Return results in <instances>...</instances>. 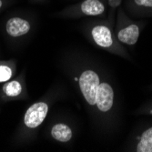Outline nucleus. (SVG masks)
Wrapping results in <instances>:
<instances>
[{
	"mask_svg": "<svg viewBox=\"0 0 152 152\" xmlns=\"http://www.w3.org/2000/svg\"><path fill=\"white\" fill-rule=\"evenodd\" d=\"M78 82L82 95L88 104L96 105V94L100 84L99 75L90 69L85 70L81 73Z\"/></svg>",
	"mask_w": 152,
	"mask_h": 152,
	"instance_id": "obj_1",
	"label": "nucleus"
},
{
	"mask_svg": "<svg viewBox=\"0 0 152 152\" xmlns=\"http://www.w3.org/2000/svg\"><path fill=\"white\" fill-rule=\"evenodd\" d=\"M48 112V105L46 102H37L31 105L25 113L24 123L28 129H36L45 120Z\"/></svg>",
	"mask_w": 152,
	"mask_h": 152,
	"instance_id": "obj_2",
	"label": "nucleus"
},
{
	"mask_svg": "<svg viewBox=\"0 0 152 152\" xmlns=\"http://www.w3.org/2000/svg\"><path fill=\"white\" fill-rule=\"evenodd\" d=\"M114 101V91L107 83H100L96 94V105L102 112L111 109Z\"/></svg>",
	"mask_w": 152,
	"mask_h": 152,
	"instance_id": "obj_3",
	"label": "nucleus"
},
{
	"mask_svg": "<svg viewBox=\"0 0 152 152\" xmlns=\"http://www.w3.org/2000/svg\"><path fill=\"white\" fill-rule=\"evenodd\" d=\"M30 23L21 18H12L6 24V31L12 37H22L29 32Z\"/></svg>",
	"mask_w": 152,
	"mask_h": 152,
	"instance_id": "obj_4",
	"label": "nucleus"
},
{
	"mask_svg": "<svg viewBox=\"0 0 152 152\" xmlns=\"http://www.w3.org/2000/svg\"><path fill=\"white\" fill-rule=\"evenodd\" d=\"M92 37L96 45L101 48H109L113 44L112 34L106 26H96L91 31Z\"/></svg>",
	"mask_w": 152,
	"mask_h": 152,
	"instance_id": "obj_5",
	"label": "nucleus"
},
{
	"mask_svg": "<svg viewBox=\"0 0 152 152\" xmlns=\"http://www.w3.org/2000/svg\"><path fill=\"white\" fill-rule=\"evenodd\" d=\"M140 37V28L137 25H130L121 29L118 34V38L120 42L128 45H134L137 43Z\"/></svg>",
	"mask_w": 152,
	"mask_h": 152,
	"instance_id": "obj_6",
	"label": "nucleus"
},
{
	"mask_svg": "<svg viewBox=\"0 0 152 152\" xmlns=\"http://www.w3.org/2000/svg\"><path fill=\"white\" fill-rule=\"evenodd\" d=\"M51 136L54 140L59 142H68L73 136L72 129L68 127L66 124L64 123H58L54 125L51 129Z\"/></svg>",
	"mask_w": 152,
	"mask_h": 152,
	"instance_id": "obj_7",
	"label": "nucleus"
},
{
	"mask_svg": "<svg viewBox=\"0 0 152 152\" xmlns=\"http://www.w3.org/2000/svg\"><path fill=\"white\" fill-rule=\"evenodd\" d=\"M80 10L87 16H99L104 13L105 7L99 0H85L80 5Z\"/></svg>",
	"mask_w": 152,
	"mask_h": 152,
	"instance_id": "obj_8",
	"label": "nucleus"
},
{
	"mask_svg": "<svg viewBox=\"0 0 152 152\" xmlns=\"http://www.w3.org/2000/svg\"><path fill=\"white\" fill-rule=\"evenodd\" d=\"M3 93L9 99H15L19 96L22 94L23 87L22 84L18 80H12V81H7L3 86Z\"/></svg>",
	"mask_w": 152,
	"mask_h": 152,
	"instance_id": "obj_9",
	"label": "nucleus"
},
{
	"mask_svg": "<svg viewBox=\"0 0 152 152\" xmlns=\"http://www.w3.org/2000/svg\"><path fill=\"white\" fill-rule=\"evenodd\" d=\"M16 69L14 61H0V83H5L11 79Z\"/></svg>",
	"mask_w": 152,
	"mask_h": 152,
	"instance_id": "obj_10",
	"label": "nucleus"
},
{
	"mask_svg": "<svg viewBox=\"0 0 152 152\" xmlns=\"http://www.w3.org/2000/svg\"><path fill=\"white\" fill-rule=\"evenodd\" d=\"M137 152H152V128L143 132L137 146Z\"/></svg>",
	"mask_w": 152,
	"mask_h": 152,
	"instance_id": "obj_11",
	"label": "nucleus"
},
{
	"mask_svg": "<svg viewBox=\"0 0 152 152\" xmlns=\"http://www.w3.org/2000/svg\"><path fill=\"white\" fill-rule=\"evenodd\" d=\"M134 1L137 6H140V7L152 8V0H134Z\"/></svg>",
	"mask_w": 152,
	"mask_h": 152,
	"instance_id": "obj_12",
	"label": "nucleus"
},
{
	"mask_svg": "<svg viewBox=\"0 0 152 152\" xmlns=\"http://www.w3.org/2000/svg\"><path fill=\"white\" fill-rule=\"evenodd\" d=\"M120 1L121 0H108V3L111 7H118L119 4H120Z\"/></svg>",
	"mask_w": 152,
	"mask_h": 152,
	"instance_id": "obj_13",
	"label": "nucleus"
},
{
	"mask_svg": "<svg viewBox=\"0 0 152 152\" xmlns=\"http://www.w3.org/2000/svg\"><path fill=\"white\" fill-rule=\"evenodd\" d=\"M2 5H3V2H2V0H0V8H1Z\"/></svg>",
	"mask_w": 152,
	"mask_h": 152,
	"instance_id": "obj_14",
	"label": "nucleus"
}]
</instances>
